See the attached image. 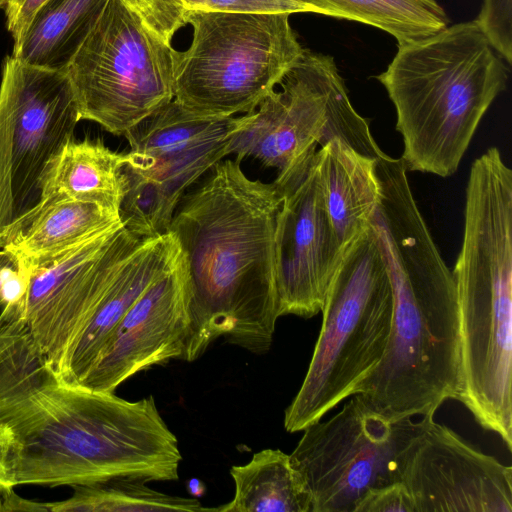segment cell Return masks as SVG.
I'll return each mask as SVG.
<instances>
[{"label":"cell","mask_w":512,"mask_h":512,"mask_svg":"<svg viewBox=\"0 0 512 512\" xmlns=\"http://www.w3.org/2000/svg\"><path fill=\"white\" fill-rule=\"evenodd\" d=\"M221 160L175 209L169 231L190 280V328L182 360L219 337L249 352L271 347L278 312L275 229L282 194Z\"/></svg>","instance_id":"cell-1"},{"label":"cell","mask_w":512,"mask_h":512,"mask_svg":"<svg viewBox=\"0 0 512 512\" xmlns=\"http://www.w3.org/2000/svg\"><path fill=\"white\" fill-rule=\"evenodd\" d=\"M378 201L370 224L384 255L394 295L389 341L360 395L398 420L434 417L461 390L458 302L446 266L398 161L377 166ZM355 395V394H354Z\"/></svg>","instance_id":"cell-2"},{"label":"cell","mask_w":512,"mask_h":512,"mask_svg":"<svg viewBox=\"0 0 512 512\" xmlns=\"http://www.w3.org/2000/svg\"><path fill=\"white\" fill-rule=\"evenodd\" d=\"M8 428L13 487L179 478L178 440L153 396L129 401L59 383L40 393Z\"/></svg>","instance_id":"cell-3"},{"label":"cell","mask_w":512,"mask_h":512,"mask_svg":"<svg viewBox=\"0 0 512 512\" xmlns=\"http://www.w3.org/2000/svg\"><path fill=\"white\" fill-rule=\"evenodd\" d=\"M377 80L396 110L407 171L453 175L508 68L474 21L398 46Z\"/></svg>","instance_id":"cell-4"},{"label":"cell","mask_w":512,"mask_h":512,"mask_svg":"<svg viewBox=\"0 0 512 512\" xmlns=\"http://www.w3.org/2000/svg\"><path fill=\"white\" fill-rule=\"evenodd\" d=\"M461 354L458 400L512 449V202L465 200L464 234L452 271Z\"/></svg>","instance_id":"cell-5"},{"label":"cell","mask_w":512,"mask_h":512,"mask_svg":"<svg viewBox=\"0 0 512 512\" xmlns=\"http://www.w3.org/2000/svg\"><path fill=\"white\" fill-rule=\"evenodd\" d=\"M393 311L386 261L370 224L344 251L331 279L308 370L285 410L288 432L302 431L356 394L384 355Z\"/></svg>","instance_id":"cell-6"},{"label":"cell","mask_w":512,"mask_h":512,"mask_svg":"<svg viewBox=\"0 0 512 512\" xmlns=\"http://www.w3.org/2000/svg\"><path fill=\"white\" fill-rule=\"evenodd\" d=\"M289 13L196 11L189 48L174 52V100L208 116L254 111L304 48Z\"/></svg>","instance_id":"cell-7"},{"label":"cell","mask_w":512,"mask_h":512,"mask_svg":"<svg viewBox=\"0 0 512 512\" xmlns=\"http://www.w3.org/2000/svg\"><path fill=\"white\" fill-rule=\"evenodd\" d=\"M229 145L237 161L252 157L278 171L276 184L292 176L317 150L338 138L376 159L382 150L369 121L353 107L332 56L305 49Z\"/></svg>","instance_id":"cell-8"},{"label":"cell","mask_w":512,"mask_h":512,"mask_svg":"<svg viewBox=\"0 0 512 512\" xmlns=\"http://www.w3.org/2000/svg\"><path fill=\"white\" fill-rule=\"evenodd\" d=\"M174 52L127 0H110L65 69L80 121L124 136L172 101Z\"/></svg>","instance_id":"cell-9"},{"label":"cell","mask_w":512,"mask_h":512,"mask_svg":"<svg viewBox=\"0 0 512 512\" xmlns=\"http://www.w3.org/2000/svg\"><path fill=\"white\" fill-rule=\"evenodd\" d=\"M248 120L202 115L173 99L126 133L125 227L140 239L167 233L181 198L229 155L233 135Z\"/></svg>","instance_id":"cell-10"},{"label":"cell","mask_w":512,"mask_h":512,"mask_svg":"<svg viewBox=\"0 0 512 512\" xmlns=\"http://www.w3.org/2000/svg\"><path fill=\"white\" fill-rule=\"evenodd\" d=\"M424 422L390 419L355 394L334 416L303 429L289 455L312 512H354L366 491L400 481L402 454Z\"/></svg>","instance_id":"cell-11"},{"label":"cell","mask_w":512,"mask_h":512,"mask_svg":"<svg viewBox=\"0 0 512 512\" xmlns=\"http://www.w3.org/2000/svg\"><path fill=\"white\" fill-rule=\"evenodd\" d=\"M80 121L65 70L7 56L0 84V232L38 203L44 176Z\"/></svg>","instance_id":"cell-12"},{"label":"cell","mask_w":512,"mask_h":512,"mask_svg":"<svg viewBox=\"0 0 512 512\" xmlns=\"http://www.w3.org/2000/svg\"><path fill=\"white\" fill-rule=\"evenodd\" d=\"M140 240L120 220L64 254L27 269V324L57 376L66 354Z\"/></svg>","instance_id":"cell-13"},{"label":"cell","mask_w":512,"mask_h":512,"mask_svg":"<svg viewBox=\"0 0 512 512\" xmlns=\"http://www.w3.org/2000/svg\"><path fill=\"white\" fill-rule=\"evenodd\" d=\"M405 448L400 482L415 512H512V468L433 417Z\"/></svg>","instance_id":"cell-14"},{"label":"cell","mask_w":512,"mask_h":512,"mask_svg":"<svg viewBox=\"0 0 512 512\" xmlns=\"http://www.w3.org/2000/svg\"><path fill=\"white\" fill-rule=\"evenodd\" d=\"M315 154L286 181L275 229V270L280 317L305 319L321 312L343 251L318 185Z\"/></svg>","instance_id":"cell-15"},{"label":"cell","mask_w":512,"mask_h":512,"mask_svg":"<svg viewBox=\"0 0 512 512\" xmlns=\"http://www.w3.org/2000/svg\"><path fill=\"white\" fill-rule=\"evenodd\" d=\"M190 280L184 255L153 281L118 323L78 386L114 393L136 373L182 359L190 328Z\"/></svg>","instance_id":"cell-16"},{"label":"cell","mask_w":512,"mask_h":512,"mask_svg":"<svg viewBox=\"0 0 512 512\" xmlns=\"http://www.w3.org/2000/svg\"><path fill=\"white\" fill-rule=\"evenodd\" d=\"M181 256L179 243L170 231L138 242L63 359L58 371L61 384H80L127 311L153 281L178 263Z\"/></svg>","instance_id":"cell-17"},{"label":"cell","mask_w":512,"mask_h":512,"mask_svg":"<svg viewBox=\"0 0 512 512\" xmlns=\"http://www.w3.org/2000/svg\"><path fill=\"white\" fill-rule=\"evenodd\" d=\"M120 220V214L94 203L45 196L0 232V250L29 269L79 246Z\"/></svg>","instance_id":"cell-18"},{"label":"cell","mask_w":512,"mask_h":512,"mask_svg":"<svg viewBox=\"0 0 512 512\" xmlns=\"http://www.w3.org/2000/svg\"><path fill=\"white\" fill-rule=\"evenodd\" d=\"M375 160L338 138L316 151L318 185L343 253L370 226L378 201Z\"/></svg>","instance_id":"cell-19"},{"label":"cell","mask_w":512,"mask_h":512,"mask_svg":"<svg viewBox=\"0 0 512 512\" xmlns=\"http://www.w3.org/2000/svg\"><path fill=\"white\" fill-rule=\"evenodd\" d=\"M126 153L109 149L100 140L66 143L49 166L41 197L58 196L100 205L120 214L126 194L123 166Z\"/></svg>","instance_id":"cell-20"},{"label":"cell","mask_w":512,"mask_h":512,"mask_svg":"<svg viewBox=\"0 0 512 512\" xmlns=\"http://www.w3.org/2000/svg\"><path fill=\"white\" fill-rule=\"evenodd\" d=\"M60 381L34 341L25 298L0 313V426L9 427L47 388Z\"/></svg>","instance_id":"cell-21"},{"label":"cell","mask_w":512,"mask_h":512,"mask_svg":"<svg viewBox=\"0 0 512 512\" xmlns=\"http://www.w3.org/2000/svg\"><path fill=\"white\" fill-rule=\"evenodd\" d=\"M110 0H47L12 56L37 67L65 70Z\"/></svg>","instance_id":"cell-22"},{"label":"cell","mask_w":512,"mask_h":512,"mask_svg":"<svg viewBox=\"0 0 512 512\" xmlns=\"http://www.w3.org/2000/svg\"><path fill=\"white\" fill-rule=\"evenodd\" d=\"M235 493L219 512H312L307 486L292 466L290 455L279 449L255 453L244 465L230 469Z\"/></svg>","instance_id":"cell-23"},{"label":"cell","mask_w":512,"mask_h":512,"mask_svg":"<svg viewBox=\"0 0 512 512\" xmlns=\"http://www.w3.org/2000/svg\"><path fill=\"white\" fill-rule=\"evenodd\" d=\"M321 15L357 21L392 35L398 46L425 39L448 26L436 0H302Z\"/></svg>","instance_id":"cell-24"},{"label":"cell","mask_w":512,"mask_h":512,"mask_svg":"<svg viewBox=\"0 0 512 512\" xmlns=\"http://www.w3.org/2000/svg\"><path fill=\"white\" fill-rule=\"evenodd\" d=\"M148 481L135 477L75 485L68 499L50 503V512H202L205 508L195 498L168 495L154 490Z\"/></svg>","instance_id":"cell-25"},{"label":"cell","mask_w":512,"mask_h":512,"mask_svg":"<svg viewBox=\"0 0 512 512\" xmlns=\"http://www.w3.org/2000/svg\"><path fill=\"white\" fill-rule=\"evenodd\" d=\"M143 22L163 41L171 44L174 34L196 11L320 14L302 0H127Z\"/></svg>","instance_id":"cell-26"},{"label":"cell","mask_w":512,"mask_h":512,"mask_svg":"<svg viewBox=\"0 0 512 512\" xmlns=\"http://www.w3.org/2000/svg\"><path fill=\"white\" fill-rule=\"evenodd\" d=\"M489 43L507 64L512 63V0H483L475 19Z\"/></svg>","instance_id":"cell-27"},{"label":"cell","mask_w":512,"mask_h":512,"mask_svg":"<svg viewBox=\"0 0 512 512\" xmlns=\"http://www.w3.org/2000/svg\"><path fill=\"white\" fill-rule=\"evenodd\" d=\"M354 512H415L413 500L400 481L366 491Z\"/></svg>","instance_id":"cell-28"},{"label":"cell","mask_w":512,"mask_h":512,"mask_svg":"<svg viewBox=\"0 0 512 512\" xmlns=\"http://www.w3.org/2000/svg\"><path fill=\"white\" fill-rule=\"evenodd\" d=\"M47 0H6L4 11L6 27L10 32L14 44L19 42L34 15Z\"/></svg>","instance_id":"cell-29"},{"label":"cell","mask_w":512,"mask_h":512,"mask_svg":"<svg viewBox=\"0 0 512 512\" xmlns=\"http://www.w3.org/2000/svg\"><path fill=\"white\" fill-rule=\"evenodd\" d=\"M0 511H49L50 503L34 502L17 495L13 488L1 492Z\"/></svg>","instance_id":"cell-30"},{"label":"cell","mask_w":512,"mask_h":512,"mask_svg":"<svg viewBox=\"0 0 512 512\" xmlns=\"http://www.w3.org/2000/svg\"><path fill=\"white\" fill-rule=\"evenodd\" d=\"M12 434L8 427L0 426V491L14 488L10 480L9 455Z\"/></svg>","instance_id":"cell-31"},{"label":"cell","mask_w":512,"mask_h":512,"mask_svg":"<svg viewBox=\"0 0 512 512\" xmlns=\"http://www.w3.org/2000/svg\"><path fill=\"white\" fill-rule=\"evenodd\" d=\"M16 264L15 259L7 252L0 250V307L3 306L1 289L4 278L9 271Z\"/></svg>","instance_id":"cell-32"},{"label":"cell","mask_w":512,"mask_h":512,"mask_svg":"<svg viewBox=\"0 0 512 512\" xmlns=\"http://www.w3.org/2000/svg\"><path fill=\"white\" fill-rule=\"evenodd\" d=\"M6 0H0V8H3Z\"/></svg>","instance_id":"cell-33"},{"label":"cell","mask_w":512,"mask_h":512,"mask_svg":"<svg viewBox=\"0 0 512 512\" xmlns=\"http://www.w3.org/2000/svg\"><path fill=\"white\" fill-rule=\"evenodd\" d=\"M1 492H2V491H0V495H1Z\"/></svg>","instance_id":"cell-34"}]
</instances>
